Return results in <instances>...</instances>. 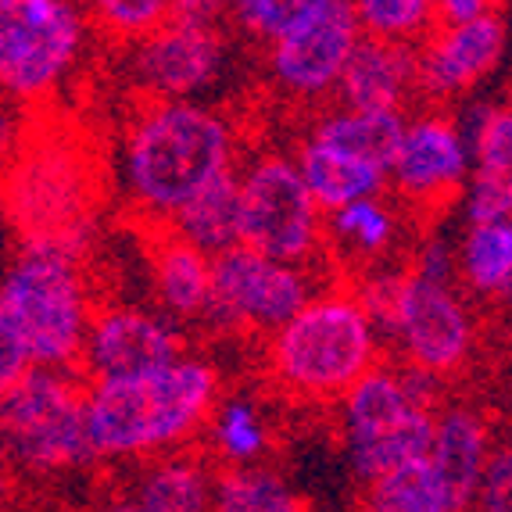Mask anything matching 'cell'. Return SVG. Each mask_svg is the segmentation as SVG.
Segmentation results:
<instances>
[{
  "instance_id": "obj_1",
  "label": "cell",
  "mask_w": 512,
  "mask_h": 512,
  "mask_svg": "<svg viewBox=\"0 0 512 512\" xmlns=\"http://www.w3.org/2000/svg\"><path fill=\"white\" fill-rule=\"evenodd\" d=\"M101 162L83 133H26L15 162L0 172V215L22 233V251L83 262L101 205Z\"/></svg>"
},
{
  "instance_id": "obj_2",
  "label": "cell",
  "mask_w": 512,
  "mask_h": 512,
  "mask_svg": "<svg viewBox=\"0 0 512 512\" xmlns=\"http://www.w3.org/2000/svg\"><path fill=\"white\" fill-rule=\"evenodd\" d=\"M219 376L197 359L86 387V427L97 459H129L187 441L205 427Z\"/></svg>"
},
{
  "instance_id": "obj_3",
  "label": "cell",
  "mask_w": 512,
  "mask_h": 512,
  "mask_svg": "<svg viewBox=\"0 0 512 512\" xmlns=\"http://www.w3.org/2000/svg\"><path fill=\"white\" fill-rule=\"evenodd\" d=\"M230 122L190 101H147L126 129V183L137 215H172L233 169Z\"/></svg>"
},
{
  "instance_id": "obj_4",
  "label": "cell",
  "mask_w": 512,
  "mask_h": 512,
  "mask_svg": "<svg viewBox=\"0 0 512 512\" xmlns=\"http://www.w3.org/2000/svg\"><path fill=\"white\" fill-rule=\"evenodd\" d=\"M376 366V333L355 291L308 301L265 341V376L287 402H333Z\"/></svg>"
},
{
  "instance_id": "obj_5",
  "label": "cell",
  "mask_w": 512,
  "mask_h": 512,
  "mask_svg": "<svg viewBox=\"0 0 512 512\" xmlns=\"http://www.w3.org/2000/svg\"><path fill=\"white\" fill-rule=\"evenodd\" d=\"M0 316L18 333L33 369L79 373L94 301L76 262L22 251L0 276Z\"/></svg>"
},
{
  "instance_id": "obj_6",
  "label": "cell",
  "mask_w": 512,
  "mask_h": 512,
  "mask_svg": "<svg viewBox=\"0 0 512 512\" xmlns=\"http://www.w3.org/2000/svg\"><path fill=\"white\" fill-rule=\"evenodd\" d=\"M86 380L61 369H29L0 398L4 459L33 473L79 470L97 459L86 427Z\"/></svg>"
},
{
  "instance_id": "obj_7",
  "label": "cell",
  "mask_w": 512,
  "mask_h": 512,
  "mask_svg": "<svg viewBox=\"0 0 512 512\" xmlns=\"http://www.w3.org/2000/svg\"><path fill=\"white\" fill-rule=\"evenodd\" d=\"M86 11L69 0H0V94L40 104L83 54Z\"/></svg>"
},
{
  "instance_id": "obj_8",
  "label": "cell",
  "mask_w": 512,
  "mask_h": 512,
  "mask_svg": "<svg viewBox=\"0 0 512 512\" xmlns=\"http://www.w3.org/2000/svg\"><path fill=\"white\" fill-rule=\"evenodd\" d=\"M326 237L323 215L294 162L265 154L240 180V240L269 262L305 269Z\"/></svg>"
},
{
  "instance_id": "obj_9",
  "label": "cell",
  "mask_w": 512,
  "mask_h": 512,
  "mask_svg": "<svg viewBox=\"0 0 512 512\" xmlns=\"http://www.w3.org/2000/svg\"><path fill=\"white\" fill-rule=\"evenodd\" d=\"M226 8L219 4H176L169 26L133 43L129 79L147 101H180L205 83H212L222 65V29L212 18Z\"/></svg>"
},
{
  "instance_id": "obj_10",
  "label": "cell",
  "mask_w": 512,
  "mask_h": 512,
  "mask_svg": "<svg viewBox=\"0 0 512 512\" xmlns=\"http://www.w3.org/2000/svg\"><path fill=\"white\" fill-rule=\"evenodd\" d=\"M305 305V269L269 262L248 248H230L212 258V298L205 316H212L230 333L273 337Z\"/></svg>"
},
{
  "instance_id": "obj_11",
  "label": "cell",
  "mask_w": 512,
  "mask_h": 512,
  "mask_svg": "<svg viewBox=\"0 0 512 512\" xmlns=\"http://www.w3.org/2000/svg\"><path fill=\"white\" fill-rule=\"evenodd\" d=\"M466 151L448 115H419L405 126L402 147L391 165L394 201L416 219L430 222L444 215L462 194Z\"/></svg>"
},
{
  "instance_id": "obj_12",
  "label": "cell",
  "mask_w": 512,
  "mask_h": 512,
  "mask_svg": "<svg viewBox=\"0 0 512 512\" xmlns=\"http://www.w3.org/2000/svg\"><path fill=\"white\" fill-rule=\"evenodd\" d=\"M359 43V18L348 0H308V11L294 29L273 43V76L298 97L326 94L337 86L351 51Z\"/></svg>"
},
{
  "instance_id": "obj_13",
  "label": "cell",
  "mask_w": 512,
  "mask_h": 512,
  "mask_svg": "<svg viewBox=\"0 0 512 512\" xmlns=\"http://www.w3.org/2000/svg\"><path fill=\"white\" fill-rule=\"evenodd\" d=\"M398 341L405 344V366L430 373L434 380L455 376L473 355V323L462 301L444 283L412 269L402 291Z\"/></svg>"
},
{
  "instance_id": "obj_14",
  "label": "cell",
  "mask_w": 512,
  "mask_h": 512,
  "mask_svg": "<svg viewBox=\"0 0 512 512\" xmlns=\"http://www.w3.org/2000/svg\"><path fill=\"white\" fill-rule=\"evenodd\" d=\"M180 359L183 341L172 326L147 312H137V308L108 305L94 308V316H90L79 376L86 384H101V380L154 373V369H165Z\"/></svg>"
},
{
  "instance_id": "obj_15",
  "label": "cell",
  "mask_w": 512,
  "mask_h": 512,
  "mask_svg": "<svg viewBox=\"0 0 512 512\" xmlns=\"http://www.w3.org/2000/svg\"><path fill=\"white\" fill-rule=\"evenodd\" d=\"M505 40L509 26L502 4H491L487 15L466 26L430 29L416 43V101H452L466 94L502 61Z\"/></svg>"
},
{
  "instance_id": "obj_16",
  "label": "cell",
  "mask_w": 512,
  "mask_h": 512,
  "mask_svg": "<svg viewBox=\"0 0 512 512\" xmlns=\"http://www.w3.org/2000/svg\"><path fill=\"white\" fill-rule=\"evenodd\" d=\"M337 90L351 115H402L405 104L416 101V43H391L359 33Z\"/></svg>"
},
{
  "instance_id": "obj_17",
  "label": "cell",
  "mask_w": 512,
  "mask_h": 512,
  "mask_svg": "<svg viewBox=\"0 0 512 512\" xmlns=\"http://www.w3.org/2000/svg\"><path fill=\"white\" fill-rule=\"evenodd\" d=\"M165 219L169 215H140L137 219L144 222L147 233L144 251L151 255L154 291L169 316L201 319L208 312V298H212V258L187 244Z\"/></svg>"
},
{
  "instance_id": "obj_18",
  "label": "cell",
  "mask_w": 512,
  "mask_h": 512,
  "mask_svg": "<svg viewBox=\"0 0 512 512\" xmlns=\"http://www.w3.org/2000/svg\"><path fill=\"white\" fill-rule=\"evenodd\" d=\"M430 466H434L437 480H441L448 512H470L473 502H477L480 477H484V466H487L484 416L466 409V405L444 412L437 419Z\"/></svg>"
},
{
  "instance_id": "obj_19",
  "label": "cell",
  "mask_w": 512,
  "mask_h": 512,
  "mask_svg": "<svg viewBox=\"0 0 512 512\" xmlns=\"http://www.w3.org/2000/svg\"><path fill=\"white\" fill-rule=\"evenodd\" d=\"M172 230L201 255L219 258L222 251L237 248L240 240V176L233 169L219 172L194 197H187L169 215Z\"/></svg>"
},
{
  "instance_id": "obj_20",
  "label": "cell",
  "mask_w": 512,
  "mask_h": 512,
  "mask_svg": "<svg viewBox=\"0 0 512 512\" xmlns=\"http://www.w3.org/2000/svg\"><path fill=\"white\" fill-rule=\"evenodd\" d=\"M512 219V108H491L477 133V172L470 190V222Z\"/></svg>"
},
{
  "instance_id": "obj_21",
  "label": "cell",
  "mask_w": 512,
  "mask_h": 512,
  "mask_svg": "<svg viewBox=\"0 0 512 512\" xmlns=\"http://www.w3.org/2000/svg\"><path fill=\"white\" fill-rule=\"evenodd\" d=\"M298 172L316 208H326V212H341L355 201H369V197L387 190L384 172H376L366 162H355V158L333 151V147L316 144V140L301 147Z\"/></svg>"
},
{
  "instance_id": "obj_22",
  "label": "cell",
  "mask_w": 512,
  "mask_h": 512,
  "mask_svg": "<svg viewBox=\"0 0 512 512\" xmlns=\"http://www.w3.org/2000/svg\"><path fill=\"white\" fill-rule=\"evenodd\" d=\"M412 405L402 391V380L394 369L373 366L344 398V419H348V444L362 448L369 441H380L394 427H402L412 416Z\"/></svg>"
},
{
  "instance_id": "obj_23",
  "label": "cell",
  "mask_w": 512,
  "mask_h": 512,
  "mask_svg": "<svg viewBox=\"0 0 512 512\" xmlns=\"http://www.w3.org/2000/svg\"><path fill=\"white\" fill-rule=\"evenodd\" d=\"M405 137V119L391 111H376V115H333L316 129V144L333 147V151L348 154L355 162L373 165L376 172H391L398 147Z\"/></svg>"
},
{
  "instance_id": "obj_24",
  "label": "cell",
  "mask_w": 512,
  "mask_h": 512,
  "mask_svg": "<svg viewBox=\"0 0 512 512\" xmlns=\"http://www.w3.org/2000/svg\"><path fill=\"white\" fill-rule=\"evenodd\" d=\"M133 502L140 512H215V491L197 459H169L144 473Z\"/></svg>"
},
{
  "instance_id": "obj_25",
  "label": "cell",
  "mask_w": 512,
  "mask_h": 512,
  "mask_svg": "<svg viewBox=\"0 0 512 512\" xmlns=\"http://www.w3.org/2000/svg\"><path fill=\"white\" fill-rule=\"evenodd\" d=\"M462 273L473 291L495 301H512V219L470 226Z\"/></svg>"
},
{
  "instance_id": "obj_26",
  "label": "cell",
  "mask_w": 512,
  "mask_h": 512,
  "mask_svg": "<svg viewBox=\"0 0 512 512\" xmlns=\"http://www.w3.org/2000/svg\"><path fill=\"white\" fill-rule=\"evenodd\" d=\"M359 512H448V505L430 459H416L369 480Z\"/></svg>"
},
{
  "instance_id": "obj_27",
  "label": "cell",
  "mask_w": 512,
  "mask_h": 512,
  "mask_svg": "<svg viewBox=\"0 0 512 512\" xmlns=\"http://www.w3.org/2000/svg\"><path fill=\"white\" fill-rule=\"evenodd\" d=\"M215 512H305L273 470H222L215 480Z\"/></svg>"
},
{
  "instance_id": "obj_28",
  "label": "cell",
  "mask_w": 512,
  "mask_h": 512,
  "mask_svg": "<svg viewBox=\"0 0 512 512\" xmlns=\"http://www.w3.org/2000/svg\"><path fill=\"white\" fill-rule=\"evenodd\" d=\"M83 11L90 29H101L108 40L133 47V43L154 36L162 26H169L176 4H165V0H101V4H90Z\"/></svg>"
},
{
  "instance_id": "obj_29",
  "label": "cell",
  "mask_w": 512,
  "mask_h": 512,
  "mask_svg": "<svg viewBox=\"0 0 512 512\" xmlns=\"http://www.w3.org/2000/svg\"><path fill=\"white\" fill-rule=\"evenodd\" d=\"M359 33L391 43H419L434 29L430 0H362L355 4Z\"/></svg>"
},
{
  "instance_id": "obj_30",
  "label": "cell",
  "mask_w": 512,
  "mask_h": 512,
  "mask_svg": "<svg viewBox=\"0 0 512 512\" xmlns=\"http://www.w3.org/2000/svg\"><path fill=\"white\" fill-rule=\"evenodd\" d=\"M330 230L341 240H348L359 258H376L380 251L391 248L394 215L376 197H369V201H355V205L333 212Z\"/></svg>"
},
{
  "instance_id": "obj_31",
  "label": "cell",
  "mask_w": 512,
  "mask_h": 512,
  "mask_svg": "<svg viewBox=\"0 0 512 512\" xmlns=\"http://www.w3.org/2000/svg\"><path fill=\"white\" fill-rule=\"evenodd\" d=\"M305 11L308 0H244L233 4V22L255 40L280 43Z\"/></svg>"
},
{
  "instance_id": "obj_32",
  "label": "cell",
  "mask_w": 512,
  "mask_h": 512,
  "mask_svg": "<svg viewBox=\"0 0 512 512\" xmlns=\"http://www.w3.org/2000/svg\"><path fill=\"white\" fill-rule=\"evenodd\" d=\"M215 437H219V452L233 459H248L262 448V427L248 405H226L215 423Z\"/></svg>"
},
{
  "instance_id": "obj_33",
  "label": "cell",
  "mask_w": 512,
  "mask_h": 512,
  "mask_svg": "<svg viewBox=\"0 0 512 512\" xmlns=\"http://www.w3.org/2000/svg\"><path fill=\"white\" fill-rule=\"evenodd\" d=\"M477 498L480 512H512V444H498L487 455Z\"/></svg>"
},
{
  "instance_id": "obj_34",
  "label": "cell",
  "mask_w": 512,
  "mask_h": 512,
  "mask_svg": "<svg viewBox=\"0 0 512 512\" xmlns=\"http://www.w3.org/2000/svg\"><path fill=\"white\" fill-rule=\"evenodd\" d=\"M29 369L33 366H29V355H26V348H22V341H18V333L11 330L8 319L0 316V398H4Z\"/></svg>"
},
{
  "instance_id": "obj_35",
  "label": "cell",
  "mask_w": 512,
  "mask_h": 512,
  "mask_svg": "<svg viewBox=\"0 0 512 512\" xmlns=\"http://www.w3.org/2000/svg\"><path fill=\"white\" fill-rule=\"evenodd\" d=\"M29 122L15 111V104L0 101V172L15 162L18 147L26 144Z\"/></svg>"
},
{
  "instance_id": "obj_36",
  "label": "cell",
  "mask_w": 512,
  "mask_h": 512,
  "mask_svg": "<svg viewBox=\"0 0 512 512\" xmlns=\"http://www.w3.org/2000/svg\"><path fill=\"white\" fill-rule=\"evenodd\" d=\"M97 512H140V505L137 502H111V505H104V509H97Z\"/></svg>"
},
{
  "instance_id": "obj_37",
  "label": "cell",
  "mask_w": 512,
  "mask_h": 512,
  "mask_svg": "<svg viewBox=\"0 0 512 512\" xmlns=\"http://www.w3.org/2000/svg\"><path fill=\"white\" fill-rule=\"evenodd\" d=\"M4 462H8V459H4V444H0V466H4Z\"/></svg>"
},
{
  "instance_id": "obj_38",
  "label": "cell",
  "mask_w": 512,
  "mask_h": 512,
  "mask_svg": "<svg viewBox=\"0 0 512 512\" xmlns=\"http://www.w3.org/2000/svg\"><path fill=\"white\" fill-rule=\"evenodd\" d=\"M0 222H4V215H0Z\"/></svg>"
}]
</instances>
